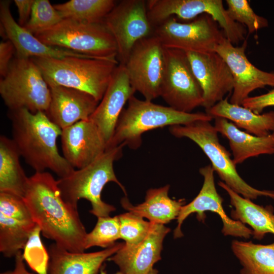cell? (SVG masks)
Listing matches in <instances>:
<instances>
[{
  "label": "cell",
  "mask_w": 274,
  "mask_h": 274,
  "mask_svg": "<svg viewBox=\"0 0 274 274\" xmlns=\"http://www.w3.org/2000/svg\"><path fill=\"white\" fill-rule=\"evenodd\" d=\"M135 92L125 65L119 63L102 99L89 118L97 127L107 146L113 137L125 104Z\"/></svg>",
  "instance_id": "ac0fdd59"
},
{
  "label": "cell",
  "mask_w": 274,
  "mask_h": 274,
  "mask_svg": "<svg viewBox=\"0 0 274 274\" xmlns=\"http://www.w3.org/2000/svg\"><path fill=\"white\" fill-rule=\"evenodd\" d=\"M128 102V106L121 113L106 150L121 144L136 149L141 145L142 134L150 130L166 126L185 125L197 120L210 122L213 119L206 113L182 112L152 101L140 100L134 95Z\"/></svg>",
  "instance_id": "277c9868"
},
{
  "label": "cell",
  "mask_w": 274,
  "mask_h": 274,
  "mask_svg": "<svg viewBox=\"0 0 274 274\" xmlns=\"http://www.w3.org/2000/svg\"><path fill=\"white\" fill-rule=\"evenodd\" d=\"M43 43L95 58L116 60V41L105 24L63 19L52 27L34 35Z\"/></svg>",
  "instance_id": "52a82bcc"
},
{
  "label": "cell",
  "mask_w": 274,
  "mask_h": 274,
  "mask_svg": "<svg viewBox=\"0 0 274 274\" xmlns=\"http://www.w3.org/2000/svg\"><path fill=\"white\" fill-rule=\"evenodd\" d=\"M147 274H158V272L157 269L153 268Z\"/></svg>",
  "instance_id": "60d3db41"
},
{
  "label": "cell",
  "mask_w": 274,
  "mask_h": 274,
  "mask_svg": "<svg viewBox=\"0 0 274 274\" xmlns=\"http://www.w3.org/2000/svg\"><path fill=\"white\" fill-rule=\"evenodd\" d=\"M165 69L160 96L169 107L192 113L203 102L202 91L186 52L164 48Z\"/></svg>",
  "instance_id": "8fae6325"
},
{
  "label": "cell",
  "mask_w": 274,
  "mask_h": 274,
  "mask_svg": "<svg viewBox=\"0 0 274 274\" xmlns=\"http://www.w3.org/2000/svg\"><path fill=\"white\" fill-rule=\"evenodd\" d=\"M99 274H109V273H107L106 272V271L105 270L104 268L103 267H102L100 269V273ZM113 274H125L123 272H122V271H118L115 273H113Z\"/></svg>",
  "instance_id": "ab89813d"
},
{
  "label": "cell",
  "mask_w": 274,
  "mask_h": 274,
  "mask_svg": "<svg viewBox=\"0 0 274 274\" xmlns=\"http://www.w3.org/2000/svg\"><path fill=\"white\" fill-rule=\"evenodd\" d=\"M125 144L107 149L88 165L75 169L68 176L59 178L58 185L61 195L68 204L77 209L78 201L88 200L92 209L90 212L97 218L109 216L116 208L104 202L101 198L105 186L113 182L126 194L124 187L117 179L114 162L121 158Z\"/></svg>",
  "instance_id": "3957f363"
},
{
  "label": "cell",
  "mask_w": 274,
  "mask_h": 274,
  "mask_svg": "<svg viewBox=\"0 0 274 274\" xmlns=\"http://www.w3.org/2000/svg\"><path fill=\"white\" fill-rule=\"evenodd\" d=\"M120 223V238L128 245L138 244L148 234L151 222L142 217L128 212L118 215Z\"/></svg>",
  "instance_id": "836d02e7"
},
{
  "label": "cell",
  "mask_w": 274,
  "mask_h": 274,
  "mask_svg": "<svg viewBox=\"0 0 274 274\" xmlns=\"http://www.w3.org/2000/svg\"><path fill=\"white\" fill-rule=\"evenodd\" d=\"M169 185L158 188L149 189L146 192L145 201L136 206L132 205L126 197L121 200L122 207L128 212L133 213L150 222L164 225L177 219L185 199L178 200L168 196Z\"/></svg>",
  "instance_id": "484cf974"
},
{
  "label": "cell",
  "mask_w": 274,
  "mask_h": 274,
  "mask_svg": "<svg viewBox=\"0 0 274 274\" xmlns=\"http://www.w3.org/2000/svg\"><path fill=\"white\" fill-rule=\"evenodd\" d=\"M103 23L116 41L117 59L123 64L136 43L150 36L152 31L148 17L147 1L143 0L121 1L107 15Z\"/></svg>",
  "instance_id": "4fadbf2b"
},
{
  "label": "cell",
  "mask_w": 274,
  "mask_h": 274,
  "mask_svg": "<svg viewBox=\"0 0 274 274\" xmlns=\"http://www.w3.org/2000/svg\"><path fill=\"white\" fill-rule=\"evenodd\" d=\"M247 42L235 46L225 38L215 51L225 61L232 74L234 86L230 102L242 106L254 90L269 86L274 87V71L267 72L254 66L246 56Z\"/></svg>",
  "instance_id": "9a60e30c"
},
{
  "label": "cell",
  "mask_w": 274,
  "mask_h": 274,
  "mask_svg": "<svg viewBox=\"0 0 274 274\" xmlns=\"http://www.w3.org/2000/svg\"><path fill=\"white\" fill-rule=\"evenodd\" d=\"M169 131L175 137L187 138L195 142L209 158L214 170L223 182L238 194L250 200L259 196L274 199V191L257 189L241 178L229 152L220 144L218 132L210 121L197 120L173 125Z\"/></svg>",
  "instance_id": "8992f818"
},
{
  "label": "cell",
  "mask_w": 274,
  "mask_h": 274,
  "mask_svg": "<svg viewBox=\"0 0 274 274\" xmlns=\"http://www.w3.org/2000/svg\"><path fill=\"white\" fill-rule=\"evenodd\" d=\"M97 223L85 241V250L94 246L105 249L109 248L120 238V223L118 216L97 218Z\"/></svg>",
  "instance_id": "4dcf8cb0"
},
{
  "label": "cell",
  "mask_w": 274,
  "mask_h": 274,
  "mask_svg": "<svg viewBox=\"0 0 274 274\" xmlns=\"http://www.w3.org/2000/svg\"><path fill=\"white\" fill-rule=\"evenodd\" d=\"M116 4L113 0H71L53 6L63 19L97 23L103 22Z\"/></svg>",
  "instance_id": "f546056e"
},
{
  "label": "cell",
  "mask_w": 274,
  "mask_h": 274,
  "mask_svg": "<svg viewBox=\"0 0 274 274\" xmlns=\"http://www.w3.org/2000/svg\"><path fill=\"white\" fill-rule=\"evenodd\" d=\"M214 172L210 164L199 169V173L203 177L202 186L194 199L182 207L177 218L178 224L174 231L175 238L183 236L181 226L189 215L196 213L197 220L204 222L206 211L213 212L219 216L223 223L222 232L224 235L245 238H249L252 235V230L240 221L233 220L225 212L223 207V199L217 192L215 186Z\"/></svg>",
  "instance_id": "5bb4252c"
},
{
  "label": "cell",
  "mask_w": 274,
  "mask_h": 274,
  "mask_svg": "<svg viewBox=\"0 0 274 274\" xmlns=\"http://www.w3.org/2000/svg\"><path fill=\"white\" fill-rule=\"evenodd\" d=\"M51 99L45 113L61 129L87 120L96 109L99 101L90 94L60 85H49Z\"/></svg>",
  "instance_id": "44dd1931"
},
{
  "label": "cell",
  "mask_w": 274,
  "mask_h": 274,
  "mask_svg": "<svg viewBox=\"0 0 274 274\" xmlns=\"http://www.w3.org/2000/svg\"><path fill=\"white\" fill-rule=\"evenodd\" d=\"M114 245L100 251L72 252L55 243L49 248V274H98L104 262L123 245Z\"/></svg>",
  "instance_id": "603a6c76"
},
{
  "label": "cell",
  "mask_w": 274,
  "mask_h": 274,
  "mask_svg": "<svg viewBox=\"0 0 274 274\" xmlns=\"http://www.w3.org/2000/svg\"><path fill=\"white\" fill-rule=\"evenodd\" d=\"M41 229L37 225L29 236L22 254L24 260L33 270L39 272V263L41 274H47L49 255L41 242Z\"/></svg>",
  "instance_id": "e575fe53"
},
{
  "label": "cell",
  "mask_w": 274,
  "mask_h": 274,
  "mask_svg": "<svg viewBox=\"0 0 274 274\" xmlns=\"http://www.w3.org/2000/svg\"><path fill=\"white\" fill-rule=\"evenodd\" d=\"M231 249L243 266L241 274H274V242L261 245L233 240Z\"/></svg>",
  "instance_id": "f1b7e54d"
},
{
  "label": "cell",
  "mask_w": 274,
  "mask_h": 274,
  "mask_svg": "<svg viewBox=\"0 0 274 274\" xmlns=\"http://www.w3.org/2000/svg\"><path fill=\"white\" fill-rule=\"evenodd\" d=\"M63 19L48 0H35L29 20L23 27L35 35L52 27Z\"/></svg>",
  "instance_id": "1f68e13d"
},
{
  "label": "cell",
  "mask_w": 274,
  "mask_h": 274,
  "mask_svg": "<svg viewBox=\"0 0 274 274\" xmlns=\"http://www.w3.org/2000/svg\"><path fill=\"white\" fill-rule=\"evenodd\" d=\"M35 0H14L18 13V23L24 27L30 17Z\"/></svg>",
  "instance_id": "74e56055"
},
{
  "label": "cell",
  "mask_w": 274,
  "mask_h": 274,
  "mask_svg": "<svg viewBox=\"0 0 274 274\" xmlns=\"http://www.w3.org/2000/svg\"><path fill=\"white\" fill-rule=\"evenodd\" d=\"M147 13L152 26H156L171 16L189 20L207 14L223 29L225 37L232 44L245 40L247 30L233 21L224 8L222 0H149Z\"/></svg>",
  "instance_id": "9c48e42d"
},
{
  "label": "cell",
  "mask_w": 274,
  "mask_h": 274,
  "mask_svg": "<svg viewBox=\"0 0 274 274\" xmlns=\"http://www.w3.org/2000/svg\"><path fill=\"white\" fill-rule=\"evenodd\" d=\"M37 226L22 197L0 193V252L5 257L23 250Z\"/></svg>",
  "instance_id": "2e32d148"
},
{
  "label": "cell",
  "mask_w": 274,
  "mask_h": 274,
  "mask_svg": "<svg viewBox=\"0 0 274 274\" xmlns=\"http://www.w3.org/2000/svg\"><path fill=\"white\" fill-rule=\"evenodd\" d=\"M48 85H60L88 93L99 102L118 61L91 57L31 58Z\"/></svg>",
  "instance_id": "5b68a950"
},
{
  "label": "cell",
  "mask_w": 274,
  "mask_h": 274,
  "mask_svg": "<svg viewBox=\"0 0 274 274\" xmlns=\"http://www.w3.org/2000/svg\"><path fill=\"white\" fill-rule=\"evenodd\" d=\"M227 11L234 21L247 28L248 34L267 27L268 20L256 14L247 0H226Z\"/></svg>",
  "instance_id": "d6a6232c"
},
{
  "label": "cell",
  "mask_w": 274,
  "mask_h": 274,
  "mask_svg": "<svg viewBox=\"0 0 274 274\" xmlns=\"http://www.w3.org/2000/svg\"><path fill=\"white\" fill-rule=\"evenodd\" d=\"M16 50L12 43L9 40L0 43V75L1 78L7 74Z\"/></svg>",
  "instance_id": "8d00e7d4"
},
{
  "label": "cell",
  "mask_w": 274,
  "mask_h": 274,
  "mask_svg": "<svg viewBox=\"0 0 274 274\" xmlns=\"http://www.w3.org/2000/svg\"><path fill=\"white\" fill-rule=\"evenodd\" d=\"M20 155L12 139L0 137V193L23 197L29 177L20 162Z\"/></svg>",
  "instance_id": "83f0119b"
},
{
  "label": "cell",
  "mask_w": 274,
  "mask_h": 274,
  "mask_svg": "<svg viewBox=\"0 0 274 274\" xmlns=\"http://www.w3.org/2000/svg\"><path fill=\"white\" fill-rule=\"evenodd\" d=\"M213 17L202 14L189 22H181L171 16L155 26L154 35L165 48L187 52L208 53L226 38Z\"/></svg>",
  "instance_id": "30bf717a"
},
{
  "label": "cell",
  "mask_w": 274,
  "mask_h": 274,
  "mask_svg": "<svg viewBox=\"0 0 274 274\" xmlns=\"http://www.w3.org/2000/svg\"><path fill=\"white\" fill-rule=\"evenodd\" d=\"M213 118L221 117L230 120L237 127L258 136L274 132V111L257 114L243 106L230 103L227 98L206 110Z\"/></svg>",
  "instance_id": "4316f807"
},
{
  "label": "cell",
  "mask_w": 274,
  "mask_h": 274,
  "mask_svg": "<svg viewBox=\"0 0 274 274\" xmlns=\"http://www.w3.org/2000/svg\"><path fill=\"white\" fill-rule=\"evenodd\" d=\"M124 65L131 86L145 100L160 96L165 57L164 47L157 37L150 36L137 42Z\"/></svg>",
  "instance_id": "7c38bea8"
},
{
  "label": "cell",
  "mask_w": 274,
  "mask_h": 274,
  "mask_svg": "<svg viewBox=\"0 0 274 274\" xmlns=\"http://www.w3.org/2000/svg\"><path fill=\"white\" fill-rule=\"evenodd\" d=\"M15 257V266L13 270L6 271L0 274H33L26 268L24 257L21 251L19 252Z\"/></svg>",
  "instance_id": "f35d334b"
},
{
  "label": "cell",
  "mask_w": 274,
  "mask_h": 274,
  "mask_svg": "<svg viewBox=\"0 0 274 274\" xmlns=\"http://www.w3.org/2000/svg\"><path fill=\"white\" fill-rule=\"evenodd\" d=\"M170 229L151 222L150 230L138 244L123 246L108 259L117 264L125 274H147L161 259L163 241Z\"/></svg>",
  "instance_id": "ffe728a7"
},
{
  "label": "cell",
  "mask_w": 274,
  "mask_h": 274,
  "mask_svg": "<svg viewBox=\"0 0 274 274\" xmlns=\"http://www.w3.org/2000/svg\"><path fill=\"white\" fill-rule=\"evenodd\" d=\"M11 2L0 1V24L7 39L14 46L16 55L22 58H62L67 57H91L68 49L47 45L21 26L11 14Z\"/></svg>",
  "instance_id": "7402d4cb"
},
{
  "label": "cell",
  "mask_w": 274,
  "mask_h": 274,
  "mask_svg": "<svg viewBox=\"0 0 274 274\" xmlns=\"http://www.w3.org/2000/svg\"><path fill=\"white\" fill-rule=\"evenodd\" d=\"M9 116L12 139L20 156L36 172L49 169L63 178L75 170L58 150L57 139L62 129L45 112L22 109L9 111Z\"/></svg>",
  "instance_id": "7a4b0ae2"
},
{
  "label": "cell",
  "mask_w": 274,
  "mask_h": 274,
  "mask_svg": "<svg viewBox=\"0 0 274 274\" xmlns=\"http://www.w3.org/2000/svg\"><path fill=\"white\" fill-rule=\"evenodd\" d=\"M0 94L9 111L46 113L51 99L50 88L38 66L31 58L17 56L1 78Z\"/></svg>",
  "instance_id": "ba28073f"
},
{
  "label": "cell",
  "mask_w": 274,
  "mask_h": 274,
  "mask_svg": "<svg viewBox=\"0 0 274 274\" xmlns=\"http://www.w3.org/2000/svg\"><path fill=\"white\" fill-rule=\"evenodd\" d=\"M192 70L202 91V107L208 110L232 92L234 81L231 72L216 52H186Z\"/></svg>",
  "instance_id": "e0dca14e"
},
{
  "label": "cell",
  "mask_w": 274,
  "mask_h": 274,
  "mask_svg": "<svg viewBox=\"0 0 274 274\" xmlns=\"http://www.w3.org/2000/svg\"><path fill=\"white\" fill-rule=\"evenodd\" d=\"M218 184L228 193L230 204L234 207L230 212L231 218L251 226L254 238L261 240L267 233L274 234V210L272 206L258 205L242 197L223 182L220 181Z\"/></svg>",
  "instance_id": "d4e9b609"
},
{
  "label": "cell",
  "mask_w": 274,
  "mask_h": 274,
  "mask_svg": "<svg viewBox=\"0 0 274 274\" xmlns=\"http://www.w3.org/2000/svg\"><path fill=\"white\" fill-rule=\"evenodd\" d=\"M214 118L216 129L229 141L232 160L235 165L251 157L274 154V132L258 136L241 130L225 118Z\"/></svg>",
  "instance_id": "cb8c5ba5"
},
{
  "label": "cell",
  "mask_w": 274,
  "mask_h": 274,
  "mask_svg": "<svg viewBox=\"0 0 274 274\" xmlns=\"http://www.w3.org/2000/svg\"><path fill=\"white\" fill-rule=\"evenodd\" d=\"M242 106L257 114L270 106H274V89L267 93L255 96H249L244 100Z\"/></svg>",
  "instance_id": "d590c367"
},
{
  "label": "cell",
  "mask_w": 274,
  "mask_h": 274,
  "mask_svg": "<svg viewBox=\"0 0 274 274\" xmlns=\"http://www.w3.org/2000/svg\"><path fill=\"white\" fill-rule=\"evenodd\" d=\"M63 156L74 168H82L106 150L107 144L95 124L89 118L62 129Z\"/></svg>",
  "instance_id": "d6986e66"
},
{
  "label": "cell",
  "mask_w": 274,
  "mask_h": 274,
  "mask_svg": "<svg viewBox=\"0 0 274 274\" xmlns=\"http://www.w3.org/2000/svg\"><path fill=\"white\" fill-rule=\"evenodd\" d=\"M23 199L45 237L68 251L84 252L87 233L78 210L64 201L50 173L29 177Z\"/></svg>",
  "instance_id": "6da1fadb"
}]
</instances>
